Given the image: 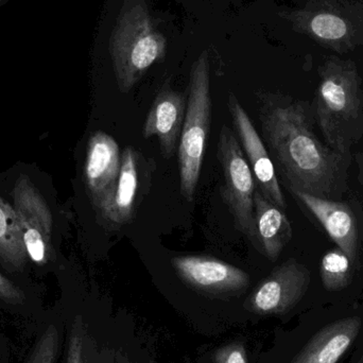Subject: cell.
Listing matches in <instances>:
<instances>
[{
  "instance_id": "22",
  "label": "cell",
  "mask_w": 363,
  "mask_h": 363,
  "mask_svg": "<svg viewBox=\"0 0 363 363\" xmlns=\"http://www.w3.org/2000/svg\"><path fill=\"white\" fill-rule=\"evenodd\" d=\"M0 300L10 304H21L25 300V294L12 281L0 273Z\"/></svg>"
},
{
  "instance_id": "7",
  "label": "cell",
  "mask_w": 363,
  "mask_h": 363,
  "mask_svg": "<svg viewBox=\"0 0 363 363\" xmlns=\"http://www.w3.org/2000/svg\"><path fill=\"white\" fill-rule=\"evenodd\" d=\"M309 283L308 269L289 259L275 268L256 287L247 298V308L257 315H283L300 302Z\"/></svg>"
},
{
  "instance_id": "6",
  "label": "cell",
  "mask_w": 363,
  "mask_h": 363,
  "mask_svg": "<svg viewBox=\"0 0 363 363\" xmlns=\"http://www.w3.org/2000/svg\"><path fill=\"white\" fill-rule=\"evenodd\" d=\"M228 108L233 127L243 155L251 168L257 189L273 204L286 211L287 202L281 191L274 164L269 155L262 138L258 135L249 115L245 112L234 93L228 94Z\"/></svg>"
},
{
  "instance_id": "13",
  "label": "cell",
  "mask_w": 363,
  "mask_h": 363,
  "mask_svg": "<svg viewBox=\"0 0 363 363\" xmlns=\"http://www.w3.org/2000/svg\"><path fill=\"white\" fill-rule=\"evenodd\" d=\"M292 238V226L285 211L254 192V228L250 242L264 257L275 262Z\"/></svg>"
},
{
  "instance_id": "15",
  "label": "cell",
  "mask_w": 363,
  "mask_h": 363,
  "mask_svg": "<svg viewBox=\"0 0 363 363\" xmlns=\"http://www.w3.org/2000/svg\"><path fill=\"white\" fill-rule=\"evenodd\" d=\"M140 189L138 155L133 147H127L121 155L118 180L111 198L98 209L104 220L123 225L133 218L136 199Z\"/></svg>"
},
{
  "instance_id": "3",
  "label": "cell",
  "mask_w": 363,
  "mask_h": 363,
  "mask_svg": "<svg viewBox=\"0 0 363 363\" xmlns=\"http://www.w3.org/2000/svg\"><path fill=\"white\" fill-rule=\"evenodd\" d=\"M110 55L121 93L131 91L166 55V38L153 26L146 0H125L110 38Z\"/></svg>"
},
{
  "instance_id": "10",
  "label": "cell",
  "mask_w": 363,
  "mask_h": 363,
  "mask_svg": "<svg viewBox=\"0 0 363 363\" xmlns=\"http://www.w3.org/2000/svg\"><path fill=\"white\" fill-rule=\"evenodd\" d=\"M290 192L321 224L337 247L356 264L359 254V226L352 207L341 201L322 199L298 190Z\"/></svg>"
},
{
  "instance_id": "21",
  "label": "cell",
  "mask_w": 363,
  "mask_h": 363,
  "mask_svg": "<svg viewBox=\"0 0 363 363\" xmlns=\"http://www.w3.org/2000/svg\"><path fill=\"white\" fill-rule=\"evenodd\" d=\"M213 359L215 363H247L245 347L238 343L220 349Z\"/></svg>"
},
{
  "instance_id": "4",
  "label": "cell",
  "mask_w": 363,
  "mask_h": 363,
  "mask_svg": "<svg viewBox=\"0 0 363 363\" xmlns=\"http://www.w3.org/2000/svg\"><path fill=\"white\" fill-rule=\"evenodd\" d=\"M211 121V76L207 51L201 53L191 68L185 121L178 148L180 189L194 202L200 180Z\"/></svg>"
},
{
  "instance_id": "17",
  "label": "cell",
  "mask_w": 363,
  "mask_h": 363,
  "mask_svg": "<svg viewBox=\"0 0 363 363\" xmlns=\"http://www.w3.org/2000/svg\"><path fill=\"white\" fill-rule=\"evenodd\" d=\"M354 262L342 251L330 250L324 254L320 264L322 283L328 291H339L351 284L353 277Z\"/></svg>"
},
{
  "instance_id": "18",
  "label": "cell",
  "mask_w": 363,
  "mask_h": 363,
  "mask_svg": "<svg viewBox=\"0 0 363 363\" xmlns=\"http://www.w3.org/2000/svg\"><path fill=\"white\" fill-rule=\"evenodd\" d=\"M308 31L323 42H338L350 33L347 21L333 13H315L308 21Z\"/></svg>"
},
{
  "instance_id": "11",
  "label": "cell",
  "mask_w": 363,
  "mask_h": 363,
  "mask_svg": "<svg viewBox=\"0 0 363 363\" xmlns=\"http://www.w3.org/2000/svg\"><path fill=\"white\" fill-rule=\"evenodd\" d=\"M121 168V149L116 140L104 132H95L87 145L84 181L97 211L112 196Z\"/></svg>"
},
{
  "instance_id": "5",
  "label": "cell",
  "mask_w": 363,
  "mask_h": 363,
  "mask_svg": "<svg viewBox=\"0 0 363 363\" xmlns=\"http://www.w3.org/2000/svg\"><path fill=\"white\" fill-rule=\"evenodd\" d=\"M217 157L224 178L220 190L222 200L236 230L250 240L253 235L254 192L257 186L236 134L226 125L220 129Z\"/></svg>"
},
{
  "instance_id": "12",
  "label": "cell",
  "mask_w": 363,
  "mask_h": 363,
  "mask_svg": "<svg viewBox=\"0 0 363 363\" xmlns=\"http://www.w3.org/2000/svg\"><path fill=\"white\" fill-rule=\"evenodd\" d=\"M186 108L185 95L165 84L160 89L147 115L143 135L146 140L157 136L165 159H172L178 150Z\"/></svg>"
},
{
  "instance_id": "16",
  "label": "cell",
  "mask_w": 363,
  "mask_h": 363,
  "mask_svg": "<svg viewBox=\"0 0 363 363\" xmlns=\"http://www.w3.org/2000/svg\"><path fill=\"white\" fill-rule=\"evenodd\" d=\"M27 256L16 211L0 198V258L13 270H23Z\"/></svg>"
},
{
  "instance_id": "9",
  "label": "cell",
  "mask_w": 363,
  "mask_h": 363,
  "mask_svg": "<svg viewBox=\"0 0 363 363\" xmlns=\"http://www.w3.org/2000/svg\"><path fill=\"white\" fill-rule=\"evenodd\" d=\"M172 264L182 281L207 294H238L250 284L249 274L245 271L209 256H176Z\"/></svg>"
},
{
  "instance_id": "2",
  "label": "cell",
  "mask_w": 363,
  "mask_h": 363,
  "mask_svg": "<svg viewBox=\"0 0 363 363\" xmlns=\"http://www.w3.org/2000/svg\"><path fill=\"white\" fill-rule=\"evenodd\" d=\"M315 121L328 146L351 157L363 136V91L357 68L332 57L320 67Z\"/></svg>"
},
{
  "instance_id": "8",
  "label": "cell",
  "mask_w": 363,
  "mask_h": 363,
  "mask_svg": "<svg viewBox=\"0 0 363 363\" xmlns=\"http://www.w3.org/2000/svg\"><path fill=\"white\" fill-rule=\"evenodd\" d=\"M14 202L28 255L35 262H45L51 250L52 216L28 177H19L15 184Z\"/></svg>"
},
{
  "instance_id": "19",
  "label": "cell",
  "mask_w": 363,
  "mask_h": 363,
  "mask_svg": "<svg viewBox=\"0 0 363 363\" xmlns=\"http://www.w3.org/2000/svg\"><path fill=\"white\" fill-rule=\"evenodd\" d=\"M59 332L55 325H49L40 336L27 363H55L60 347Z\"/></svg>"
},
{
  "instance_id": "20",
  "label": "cell",
  "mask_w": 363,
  "mask_h": 363,
  "mask_svg": "<svg viewBox=\"0 0 363 363\" xmlns=\"http://www.w3.org/2000/svg\"><path fill=\"white\" fill-rule=\"evenodd\" d=\"M66 363H83V330L81 318H77L72 325Z\"/></svg>"
},
{
  "instance_id": "1",
  "label": "cell",
  "mask_w": 363,
  "mask_h": 363,
  "mask_svg": "<svg viewBox=\"0 0 363 363\" xmlns=\"http://www.w3.org/2000/svg\"><path fill=\"white\" fill-rule=\"evenodd\" d=\"M258 100L262 140L285 187L339 201L347 190L350 157L320 140L303 102L266 93Z\"/></svg>"
},
{
  "instance_id": "14",
  "label": "cell",
  "mask_w": 363,
  "mask_h": 363,
  "mask_svg": "<svg viewBox=\"0 0 363 363\" xmlns=\"http://www.w3.org/2000/svg\"><path fill=\"white\" fill-rule=\"evenodd\" d=\"M359 318L339 320L322 328L291 363H337L357 338Z\"/></svg>"
}]
</instances>
